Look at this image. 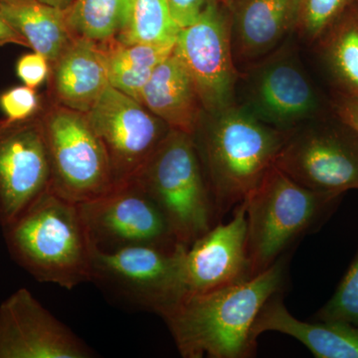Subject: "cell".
<instances>
[{"instance_id":"4316f807","label":"cell","mask_w":358,"mask_h":358,"mask_svg":"<svg viewBox=\"0 0 358 358\" xmlns=\"http://www.w3.org/2000/svg\"><path fill=\"white\" fill-rule=\"evenodd\" d=\"M44 103L36 90L16 86L7 89L0 95V109L6 119L13 121L29 119L43 110Z\"/></svg>"},{"instance_id":"ffe728a7","label":"cell","mask_w":358,"mask_h":358,"mask_svg":"<svg viewBox=\"0 0 358 358\" xmlns=\"http://www.w3.org/2000/svg\"><path fill=\"white\" fill-rule=\"evenodd\" d=\"M0 16L50 65L74 39L66 22L65 9L40 0H0Z\"/></svg>"},{"instance_id":"6da1fadb","label":"cell","mask_w":358,"mask_h":358,"mask_svg":"<svg viewBox=\"0 0 358 358\" xmlns=\"http://www.w3.org/2000/svg\"><path fill=\"white\" fill-rule=\"evenodd\" d=\"M286 264L280 258L245 281L192 294L162 313L181 357L246 358L255 355L254 322L284 286Z\"/></svg>"},{"instance_id":"4dcf8cb0","label":"cell","mask_w":358,"mask_h":358,"mask_svg":"<svg viewBox=\"0 0 358 358\" xmlns=\"http://www.w3.org/2000/svg\"><path fill=\"white\" fill-rule=\"evenodd\" d=\"M7 44L20 45V46L29 48V45L26 42V40L7 24L6 21L2 20L1 16H0V46H4Z\"/></svg>"},{"instance_id":"8fae6325","label":"cell","mask_w":358,"mask_h":358,"mask_svg":"<svg viewBox=\"0 0 358 358\" xmlns=\"http://www.w3.org/2000/svg\"><path fill=\"white\" fill-rule=\"evenodd\" d=\"M79 207L92 247L101 251L179 245L159 207L134 179Z\"/></svg>"},{"instance_id":"8992f818","label":"cell","mask_w":358,"mask_h":358,"mask_svg":"<svg viewBox=\"0 0 358 358\" xmlns=\"http://www.w3.org/2000/svg\"><path fill=\"white\" fill-rule=\"evenodd\" d=\"M239 72L236 105L272 128L289 133L333 112L292 37Z\"/></svg>"},{"instance_id":"3957f363","label":"cell","mask_w":358,"mask_h":358,"mask_svg":"<svg viewBox=\"0 0 358 358\" xmlns=\"http://www.w3.org/2000/svg\"><path fill=\"white\" fill-rule=\"evenodd\" d=\"M2 229L13 260L37 281L67 289L92 282V244L79 204L50 189Z\"/></svg>"},{"instance_id":"d4e9b609","label":"cell","mask_w":358,"mask_h":358,"mask_svg":"<svg viewBox=\"0 0 358 358\" xmlns=\"http://www.w3.org/2000/svg\"><path fill=\"white\" fill-rule=\"evenodd\" d=\"M315 317L324 322H345L358 327V251L336 293Z\"/></svg>"},{"instance_id":"2e32d148","label":"cell","mask_w":358,"mask_h":358,"mask_svg":"<svg viewBox=\"0 0 358 358\" xmlns=\"http://www.w3.org/2000/svg\"><path fill=\"white\" fill-rule=\"evenodd\" d=\"M225 3L230 13L233 54L240 71L296 34L303 0H230Z\"/></svg>"},{"instance_id":"7402d4cb","label":"cell","mask_w":358,"mask_h":358,"mask_svg":"<svg viewBox=\"0 0 358 358\" xmlns=\"http://www.w3.org/2000/svg\"><path fill=\"white\" fill-rule=\"evenodd\" d=\"M174 44H124L115 40L103 44L110 86L141 102L143 89L173 53Z\"/></svg>"},{"instance_id":"9c48e42d","label":"cell","mask_w":358,"mask_h":358,"mask_svg":"<svg viewBox=\"0 0 358 358\" xmlns=\"http://www.w3.org/2000/svg\"><path fill=\"white\" fill-rule=\"evenodd\" d=\"M275 166L315 192L358 190V134L331 112L289 131Z\"/></svg>"},{"instance_id":"d6a6232c","label":"cell","mask_w":358,"mask_h":358,"mask_svg":"<svg viewBox=\"0 0 358 358\" xmlns=\"http://www.w3.org/2000/svg\"><path fill=\"white\" fill-rule=\"evenodd\" d=\"M224 1L228 2V1H230V0H224Z\"/></svg>"},{"instance_id":"f1b7e54d","label":"cell","mask_w":358,"mask_h":358,"mask_svg":"<svg viewBox=\"0 0 358 358\" xmlns=\"http://www.w3.org/2000/svg\"><path fill=\"white\" fill-rule=\"evenodd\" d=\"M220 0H167L169 8L179 27L192 24L212 4Z\"/></svg>"},{"instance_id":"7a4b0ae2","label":"cell","mask_w":358,"mask_h":358,"mask_svg":"<svg viewBox=\"0 0 358 358\" xmlns=\"http://www.w3.org/2000/svg\"><path fill=\"white\" fill-rule=\"evenodd\" d=\"M287 134L231 106L204 113L193 134L218 222L255 189L284 145Z\"/></svg>"},{"instance_id":"ba28073f","label":"cell","mask_w":358,"mask_h":358,"mask_svg":"<svg viewBox=\"0 0 358 358\" xmlns=\"http://www.w3.org/2000/svg\"><path fill=\"white\" fill-rule=\"evenodd\" d=\"M42 119L50 152L52 192L80 204L114 189L109 155L86 114L48 102Z\"/></svg>"},{"instance_id":"30bf717a","label":"cell","mask_w":358,"mask_h":358,"mask_svg":"<svg viewBox=\"0 0 358 358\" xmlns=\"http://www.w3.org/2000/svg\"><path fill=\"white\" fill-rule=\"evenodd\" d=\"M173 53L192 78L205 113L236 103L240 72L233 54L229 9L224 0L179 30Z\"/></svg>"},{"instance_id":"484cf974","label":"cell","mask_w":358,"mask_h":358,"mask_svg":"<svg viewBox=\"0 0 358 358\" xmlns=\"http://www.w3.org/2000/svg\"><path fill=\"white\" fill-rule=\"evenodd\" d=\"M353 0H303L296 34L313 45Z\"/></svg>"},{"instance_id":"44dd1931","label":"cell","mask_w":358,"mask_h":358,"mask_svg":"<svg viewBox=\"0 0 358 358\" xmlns=\"http://www.w3.org/2000/svg\"><path fill=\"white\" fill-rule=\"evenodd\" d=\"M313 46L333 90L358 98V0L346 7Z\"/></svg>"},{"instance_id":"f546056e","label":"cell","mask_w":358,"mask_h":358,"mask_svg":"<svg viewBox=\"0 0 358 358\" xmlns=\"http://www.w3.org/2000/svg\"><path fill=\"white\" fill-rule=\"evenodd\" d=\"M331 110L358 134V98L333 90L329 96Z\"/></svg>"},{"instance_id":"5b68a950","label":"cell","mask_w":358,"mask_h":358,"mask_svg":"<svg viewBox=\"0 0 358 358\" xmlns=\"http://www.w3.org/2000/svg\"><path fill=\"white\" fill-rule=\"evenodd\" d=\"M133 179L159 207L178 244L189 246L218 223L190 134L171 129Z\"/></svg>"},{"instance_id":"ac0fdd59","label":"cell","mask_w":358,"mask_h":358,"mask_svg":"<svg viewBox=\"0 0 358 358\" xmlns=\"http://www.w3.org/2000/svg\"><path fill=\"white\" fill-rule=\"evenodd\" d=\"M277 331L298 339L317 358H358V327L339 322H307L294 317L279 294L266 303L252 329V338Z\"/></svg>"},{"instance_id":"83f0119b","label":"cell","mask_w":358,"mask_h":358,"mask_svg":"<svg viewBox=\"0 0 358 358\" xmlns=\"http://www.w3.org/2000/svg\"><path fill=\"white\" fill-rule=\"evenodd\" d=\"M15 70L25 86L36 90L48 81L51 66L42 54L33 51L18 59Z\"/></svg>"},{"instance_id":"52a82bcc","label":"cell","mask_w":358,"mask_h":358,"mask_svg":"<svg viewBox=\"0 0 358 358\" xmlns=\"http://www.w3.org/2000/svg\"><path fill=\"white\" fill-rule=\"evenodd\" d=\"M187 247H92V282L129 305L162 313L185 298L183 262Z\"/></svg>"},{"instance_id":"1f68e13d","label":"cell","mask_w":358,"mask_h":358,"mask_svg":"<svg viewBox=\"0 0 358 358\" xmlns=\"http://www.w3.org/2000/svg\"><path fill=\"white\" fill-rule=\"evenodd\" d=\"M40 1L50 4L52 6L58 7V8L66 9L74 0H40Z\"/></svg>"},{"instance_id":"277c9868","label":"cell","mask_w":358,"mask_h":358,"mask_svg":"<svg viewBox=\"0 0 358 358\" xmlns=\"http://www.w3.org/2000/svg\"><path fill=\"white\" fill-rule=\"evenodd\" d=\"M343 196L315 192L271 166L245 199L252 277L277 262L301 235L319 227Z\"/></svg>"},{"instance_id":"cb8c5ba5","label":"cell","mask_w":358,"mask_h":358,"mask_svg":"<svg viewBox=\"0 0 358 358\" xmlns=\"http://www.w3.org/2000/svg\"><path fill=\"white\" fill-rule=\"evenodd\" d=\"M124 0H74L65 9L66 22L74 38L96 44L115 39L121 26Z\"/></svg>"},{"instance_id":"d6986e66","label":"cell","mask_w":358,"mask_h":358,"mask_svg":"<svg viewBox=\"0 0 358 358\" xmlns=\"http://www.w3.org/2000/svg\"><path fill=\"white\" fill-rule=\"evenodd\" d=\"M141 103L171 129L190 136L196 131L205 113L192 78L173 52L148 80Z\"/></svg>"},{"instance_id":"4fadbf2b","label":"cell","mask_w":358,"mask_h":358,"mask_svg":"<svg viewBox=\"0 0 358 358\" xmlns=\"http://www.w3.org/2000/svg\"><path fill=\"white\" fill-rule=\"evenodd\" d=\"M52 166L42 112L0 120V225L20 217L51 189Z\"/></svg>"},{"instance_id":"603a6c76","label":"cell","mask_w":358,"mask_h":358,"mask_svg":"<svg viewBox=\"0 0 358 358\" xmlns=\"http://www.w3.org/2000/svg\"><path fill=\"white\" fill-rule=\"evenodd\" d=\"M179 30L167 0H124L115 40L124 44H174Z\"/></svg>"},{"instance_id":"9a60e30c","label":"cell","mask_w":358,"mask_h":358,"mask_svg":"<svg viewBox=\"0 0 358 358\" xmlns=\"http://www.w3.org/2000/svg\"><path fill=\"white\" fill-rule=\"evenodd\" d=\"M247 234L244 200L233 209L231 220L215 224L186 249L185 296L207 293L251 278Z\"/></svg>"},{"instance_id":"e0dca14e","label":"cell","mask_w":358,"mask_h":358,"mask_svg":"<svg viewBox=\"0 0 358 358\" xmlns=\"http://www.w3.org/2000/svg\"><path fill=\"white\" fill-rule=\"evenodd\" d=\"M48 79V102L87 114L110 86L102 45L74 38L55 62Z\"/></svg>"},{"instance_id":"7c38bea8","label":"cell","mask_w":358,"mask_h":358,"mask_svg":"<svg viewBox=\"0 0 358 358\" xmlns=\"http://www.w3.org/2000/svg\"><path fill=\"white\" fill-rule=\"evenodd\" d=\"M86 115L105 145L117 185L140 173L171 131L145 106L112 86Z\"/></svg>"},{"instance_id":"5bb4252c","label":"cell","mask_w":358,"mask_h":358,"mask_svg":"<svg viewBox=\"0 0 358 358\" xmlns=\"http://www.w3.org/2000/svg\"><path fill=\"white\" fill-rule=\"evenodd\" d=\"M90 346L27 289L0 305V358H91Z\"/></svg>"}]
</instances>
